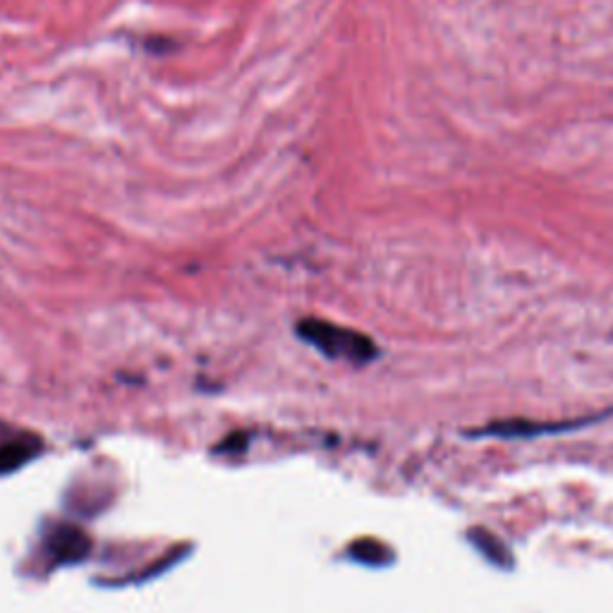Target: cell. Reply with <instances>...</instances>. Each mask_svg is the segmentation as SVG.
I'll use <instances>...</instances> for the list:
<instances>
[{"instance_id":"6da1fadb","label":"cell","mask_w":613,"mask_h":613,"mask_svg":"<svg viewBox=\"0 0 613 613\" xmlns=\"http://www.w3.org/2000/svg\"><path fill=\"white\" fill-rule=\"evenodd\" d=\"M297 333H300L302 341L314 345V348L329 357H343V360L360 364L376 357L374 343L367 336L350 329H341V326H333L329 321L305 319L297 326Z\"/></svg>"},{"instance_id":"7a4b0ae2","label":"cell","mask_w":613,"mask_h":613,"mask_svg":"<svg viewBox=\"0 0 613 613\" xmlns=\"http://www.w3.org/2000/svg\"><path fill=\"white\" fill-rule=\"evenodd\" d=\"M46 549L60 563H77L89 554V537L75 525H58L48 534Z\"/></svg>"},{"instance_id":"3957f363","label":"cell","mask_w":613,"mask_h":613,"mask_svg":"<svg viewBox=\"0 0 613 613\" xmlns=\"http://www.w3.org/2000/svg\"><path fill=\"white\" fill-rule=\"evenodd\" d=\"M39 448L41 443L39 439H34V436H22V439L0 443V475L22 467L27 460H32L34 455L39 453Z\"/></svg>"},{"instance_id":"277c9868","label":"cell","mask_w":613,"mask_h":613,"mask_svg":"<svg viewBox=\"0 0 613 613\" xmlns=\"http://www.w3.org/2000/svg\"><path fill=\"white\" fill-rule=\"evenodd\" d=\"M470 542L475 544V549L479 551V554L487 556L494 566L508 568L513 563V556H511V551L506 549V544H503L496 534L482 530V527H475V530L470 532Z\"/></svg>"},{"instance_id":"5b68a950","label":"cell","mask_w":613,"mask_h":613,"mask_svg":"<svg viewBox=\"0 0 613 613\" xmlns=\"http://www.w3.org/2000/svg\"><path fill=\"white\" fill-rule=\"evenodd\" d=\"M352 556H355L357 561L369 563V566H381V563L391 561V554H388L386 546L379 542H372V539L352 544Z\"/></svg>"}]
</instances>
